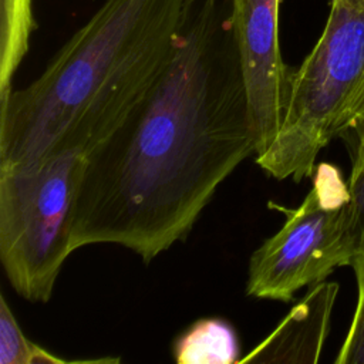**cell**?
Here are the masks:
<instances>
[{
	"label": "cell",
	"mask_w": 364,
	"mask_h": 364,
	"mask_svg": "<svg viewBox=\"0 0 364 364\" xmlns=\"http://www.w3.org/2000/svg\"><path fill=\"white\" fill-rule=\"evenodd\" d=\"M364 118V3L331 0L324 28L291 78L280 131L255 162L277 179L313 176L333 139Z\"/></svg>",
	"instance_id": "3957f363"
},
{
	"label": "cell",
	"mask_w": 364,
	"mask_h": 364,
	"mask_svg": "<svg viewBox=\"0 0 364 364\" xmlns=\"http://www.w3.org/2000/svg\"><path fill=\"white\" fill-rule=\"evenodd\" d=\"M185 0H105L27 87L0 98V165L44 155L109 78L173 46Z\"/></svg>",
	"instance_id": "7a4b0ae2"
},
{
	"label": "cell",
	"mask_w": 364,
	"mask_h": 364,
	"mask_svg": "<svg viewBox=\"0 0 364 364\" xmlns=\"http://www.w3.org/2000/svg\"><path fill=\"white\" fill-rule=\"evenodd\" d=\"M338 293L334 282H318L279 326L239 363H317L330 331Z\"/></svg>",
	"instance_id": "52a82bcc"
},
{
	"label": "cell",
	"mask_w": 364,
	"mask_h": 364,
	"mask_svg": "<svg viewBox=\"0 0 364 364\" xmlns=\"http://www.w3.org/2000/svg\"><path fill=\"white\" fill-rule=\"evenodd\" d=\"M286 220L250 256L246 293L262 300L291 301L323 282L334 269L350 266L355 253L350 229V193L340 171L320 164L313 186Z\"/></svg>",
	"instance_id": "5b68a950"
},
{
	"label": "cell",
	"mask_w": 364,
	"mask_h": 364,
	"mask_svg": "<svg viewBox=\"0 0 364 364\" xmlns=\"http://www.w3.org/2000/svg\"><path fill=\"white\" fill-rule=\"evenodd\" d=\"M256 151L232 0H185L166 63L85 155L71 250L114 243L149 263L186 237L219 185Z\"/></svg>",
	"instance_id": "6da1fadb"
},
{
	"label": "cell",
	"mask_w": 364,
	"mask_h": 364,
	"mask_svg": "<svg viewBox=\"0 0 364 364\" xmlns=\"http://www.w3.org/2000/svg\"><path fill=\"white\" fill-rule=\"evenodd\" d=\"M36 27L31 0L0 1V98L11 91L13 77Z\"/></svg>",
	"instance_id": "9c48e42d"
},
{
	"label": "cell",
	"mask_w": 364,
	"mask_h": 364,
	"mask_svg": "<svg viewBox=\"0 0 364 364\" xmlns=\"http://www.w3.org/2000/svg\"><path fill=\"white\" fill-rule=\"evenodd\" d=\"M118 361L119 358L67 360L50 353L26 337L4 294H0V364H82Z\"/></svg>",
	"instance_id": "30bf717a"
},
{
	"label": "cell",
	"mask_w": 364,
	"mask_h": 364,
	"mask_svg": "<svg viewBox=\"0 0 364 364\" xmlns=\"http://www.w3.org/2000/svg\"><path fill=\"white\" fill-rule=\"evenodd\" d=\"M85 155L51 149L40 158L0 165V262L16 293L51 299L70 247L73 208Z\"/></svg>",
	"instance_id": "277c9868"
},
{
	"label": "cell",
	"mask_w": 364,
	"mask_h": 364,
	"mask_svg": "<svg viewBox=\"0 0 364 364\" xmlns=\"http://www.w3.org/2000/svg\"><path fill=\"white\" fill-rule=\"evenodd\" d=\"M350 266L357 283V303L336 364H364V247L353 256Z\"/></svg>",
	"instance_id": "7c38bea8"
},
{
	"label": "cell",
	"mask_w": 364,
	"mask_h": 364,
	"mask_svg": "<svg viewBox=\"0 0 364 364\" xmlns=\"http://www.w3.org/2000/svg\"><path fill=\"white\" fill-rule=\"evenodd\" d=\"M232 6L256 155H260L280 131L294 68L280 53V0H232Z\"/></svg>",
	"instance_id": "8992f818"
},
{
	"label": "cell",
	"mask_w": 364,
	"mask_h": 364,
	"mask_svg": "<svg viewBox=\"0 0 364 364\" xmlns=\"http://www.w3.org/2000/svg\"><path fill=\"white\" fill-rule=\"evenodd\" d=\"M361 1H363V3H364V0H361Z\"/></svg>",
	"instance_id": "4fadbf2b"
},
{
	"label": "cell",
	"mask_w": 364,
	"mask_h": 364,
	"mask_svg": "<svg viewBox=\"0 0 364 364\" xmlns=\"http://www.w3.org/2000/svg\"><path fill=\"white\" fill-rule=\"evenodd\" d=\"M172 350L179 364H232L240 360L236 330L220 317L195 321L175 340Z\"/></svg>",
	"instance_id": "ba28073f"
},
{
	"label": "cell",
	"mask_w": 364,
	"mask_h": 364,
	"mask_svg": "<svg viewBox=\"0 0 364 364\" xmlns=\"http://www.w3.org/2000/svg\"><path fill=\"white\" fill-rule=\"evenodd\" d=\"M347 134L353 135L348 193L350 229L357 253L364 247V118Z\"/></svg>",
	"instance_id": "8fae6325"
}]
</instances>
